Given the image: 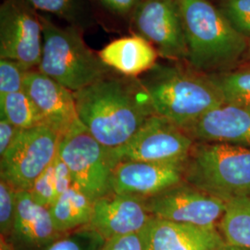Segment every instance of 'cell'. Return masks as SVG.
<instances>
[{
    "instance_id": "obj_20",
    "label": "cell",
    "mask_w": 250,
    "mask_h": 250,
    "mask_svg": "<svg viewBox=\"0 0 250 250\" xmlns=\"http://www.w3.org/2000/svg\"><path fill=\"white\" fill-rule=\"evenodd\" d=\"M41 14L54 15L82 32L98 24L93 0H24Z\"/></svg>"
},
{
    "instance_id": "obj_6",
    "label": "cell",
    "mask_w": 250,
    "mask_h": 250,
    "mask_svg": "<svg viewBox=\"0 0 250 250\" xmlns=\"http://www.w3.org/2000/svg\"><path fill=\"white\" fill-rule=\"evenodd\" d=\"M58 154L71 171L74 185L93 202L113 192L114 164L109 149L81 122L61 136Z\"/></svg>"
},
{
    "instance_id": "obj_17",
    "label": "cell",
    "mask_w": 250,
    "mask_h": 250,
    "mask_svg": "<svg viewBox=\"0 0 250 250\" xmlns=\"http://www.w3.org/2000/svg\"><path fill=\"white\" fill-rule=\"evenodd\" d=\"M195 142L225 143L250 148V109L224 103L188 130Z\"/></svg>"
},
{
    "instance_id": "obj_2",
    "label": "cell",
    "mask_w": 250,
    "mask_h": 250,
    "mask_svg": "<svg viewBox=\"0 0 250 250\" xmlns=\"http://www.w3.org/2000/svg\"><path fill=\"white\" fill-rule=\"evenodd\" d=\"M138 78L148 94L155 114L185 130L224 104L221 91L209 75L188 64L157 63Z\"/></svg>"
},
{
    "instance_id": "obj_9",
    "label": "cell",
    "mask_w": 250,
    "mask_h": 250,
    "mask_svg": "<svg viewBox=\"0 0 250 250\" xmlns=\"http://www.w3.org/2000/svg\"><path fill=\"white\" fill-rule=\"evenodd\" d=\"M43 50L40 13L24 0H3L0 5V59L37 70Z\"/></svg>"
},
{
    "instance_id": "obj_24",
    "label": "cell",
    "mask_w": 250,
    "mask_h": 250,
    "mask_svg": "<svg viewBox=\"0 0 250 250\" xmlns=\"http://www.w3.org/2000/svg\"><path fill=\"white\" fill-rule=\"evenodd\" d=\"M208 75L221 91L224 103L250 109V68Z\"/></svg>"
},
{
    "instance_id": "obj_4",
    "label": "cell",
    "mask_w": 250,
    "mask_h": 250,
    "mask_svg": "<svg viewBox=\"0 0 250 250\" xmlns=\"http://www.w3.org/2000/svg\"><path fill=\"white\" fill-rule=\"evenodd\" d=\"M43 50L39 72L73 93L83 89L113 72L83 40V32L61 26L48 15L41 14Z\"/></svg>"
},
{
    "instance_id": "obj_27",
    "label": "cell",
    "mask_w": 250,
    "mask_h": 250,
    "mask_svg": "<svg viewBox=\"0 0 250 250\" xmlns=\"http://www.w3.org/2000/svg\"><path fill=\"white\" fill-rule=\"evenodd\" d=\"M220 9L232 27L250 38V0H222Z\"/></svg>"
},
{
    "instance_id": "obj_7",
    "label": "cell",
    "mask_w": 250,
    "mask_h": 250,
    "mask_svg": "<svg viewBox=\"0 0 250 250\" xmlns=\"http://www.w3.org/2000/svg\"><path fill=\"white\" fill-rule=\"evenodd\" d=\"M60 139L61 135L45 125L21 130L0 157V178L18 191H28L57 157Z\"/></svg>"
},
{
    "instance_id": "obj_12",
    "label": "cell",
    "mask_w": 250,
    "mask_h": 250,
    "mask_svg": "<svg viewBox=\"0 0 250 250\" xmlns=\"http://www.w3.org/2000/svg\"><path fill=\"white\" fill-rule=\"evenodd\" d=\"M185 162L121 161L112 170V190L147 198L182 183Z\"/></svg>"
},
{
    "instance_id": "obj_23",
    "label": "cell",
    "mask_w": 250,
    "mask_h": 250,
    "mask_svg": "<svg viewBox=\"0 0 250 250\" xmlns=\"http://www.w3.org/2000/svg\"><path fill=\"white\" fill-rule=\"evenodd\" d=\"M0 109L1 118L21 130L44 125L37 107L24 89L1 97Z\"/></svg>"
},
{
    "instance_id": "obj_31",
    "label": "cell",
    "mask_w": 250,
    "mask_h": 250,
    "mask_svg": "<svg viewBox=\"0 0 250 250\" xmlns=\"http://www.w3.org/2000/svg\"><path fill=\"white\" fill-rule=\"evenodd\" d=\"M21 131V129L9 123L8 120L0 119V157L8 151Z\"/></svg>"
},
{
    "instance_id": "obj_5",
    "label": "cell",
    "mask_w": 250,
    "mask_h": 250,
    "mask_svg": "<svg viewBox=\"0 0 250 250\" xmlns=\"http://www.w3.org/2000/svg\"><path fill=\"white\" fill-rule=\"evenodd\" d=\"M184 180L225 201L250 196V148L196 142L185 162Z\"/></svg>"
},
{
    "instance_id": "obj_32",
    "label": "cell",
    "mask_w": 250,
    "mask_h": 250,
    "mask_svg": "<svg viewBox=\"0 0 250 250\" xmlns=\"http://www.w3.org/2000/svg\"><path fill=\"white\" fill-rule=\"evenodd\" d=\"M217 250H250L249 249H246V248H243V247H239V246H235V245H231V244H228V243H224V245L219 248Z\"/></svg>"
},
{
    "instance_id": "obj_26",
    "label": "cell",
    "mask_w": 250,
    "mask_h": 250,
    "mask_svg": "<svg viewBox=\"0 0 250 250\" xmlns=\"http://www.w3.org/2000/svg\"><path fill=\"white\" fill-rule=\"evenodd\" d=\"M18 190L4 179L0 178V232L1 237L8 239L12 232Z\"/></svg>"
},
{
    "instance_id": "obj_21",
    "label": "cell",
    "mask_w": 250,
    "mask_h": 250,
    "mask_svg": "<svg viewBox=\"0 0 250 250\" xmlns=\"http://www.w3.org/2000/svg\"><path fill=\"white\" fill-rule=\"evenodd\" d=\"M74 185L71 171L59 154L28 190L40 205L49 208L54 201Z\"/></svg>"
},
{
    "instance_id": "obj_29",
    "label": "cell",
    "mask_w": 250,
    "mask_h": 250,
    "mask_svg": "<svg viewBox=\"0 0 250 250\" xmlns=\"http://www.w3.org/2000/svg\"><path fill=\"white\" fill-rule=\"evenodd\" d=\"M101 8L115 18L130 23L136 9L142 0H96Z\"/></svg>"
},
{
    "instance_id": "obj_16",
    "label": "cell",
    "mask_w": 250,
    "mask_h": 250,
    "mask_svg": "<svg viewBox=\"0 0 250 250\" xmlns=\"http://www.w3.org/2000/svg\"><path fill=\"white\" fill-rule=\"evenodd\" d=\"M62 234L55 228L49 208L37 203L28 191H19L14 224L7 239L13 248L45 250Z\"/></svg>"
},
{
    "instance_id": "obj_3",
    "label": "cell",
    "mask_w": 250,
    "mask_h": 250,
    "mask_svg": "<svg viewBox=\"0 0 250 250\" xmlns=\"http://www.w3.org/2000/svg\"><path fill=\"white\" fill-rule=\"evenodd\" d=\"M176 1L188 44L187 64L206 74L230 71L249 51L250 40L209 0Z\"/></svg>"
},
{
    "instance_id": "obj_18",
    "label": "cell",
    "mask_w": 250,
    "mask_h": 250,
    "mask_svg": "<svg viewBox=\"0 0 250 250\" xmlns=\"http://www.w3.org/2000/svg\"><path fill=\"white\" fill-rule=\"evenodd\" d=\"M99 58L113 72L138 78L158 63L155 47L141 36L132 35L115 39L104 46Z\"/></svg>"
},
{
    "instance_id": "obj_30",
    "label": "cell",
    "mask_w": 250,
    "mask_h": 250,
    "mask_svg": "<svg viewBox=\"0 0 250 250\" xmlns=\"http://www.w3.org/2000/svg\"><path fill=\"white\" fill-rule=\"evenodd\" d=\"M102 250H146L143 232H132L109 238L104 243Z\"/></svg>"
},
{
    "instance_id": "obj_1",
    "label": "cell",
    "mask_w": 250,
    "mask_h": 250,
    "mask_svg": "<svg viewBox=\"0 0 250 250\" xmlns=\"http://www.w3.org/2000/svg\"><path fill=\"white\" fill-rule=\"evenodd\" d=\"M73 94L81 123L109 149L128 142L155 114L139 78L115 72Z\"/></svg>"
},
{
    "instance_id": "obj_22",
    "label": "cell",
    "mask_w": 250,
    "mask_h": 250,
    "mask_svg": "<svg viewBox=\"0 0 250 250\" xmlns=\"http://www.w3.org/2000/svg\"><path fill=\"white\" fill-rule=\"evenodd\" d=\"M218 230L226 243L250 250V196L227 201Z\"/></svg>"
},
{
    "instance_id": "obj_11",
    "label": "cell",
    "mask_w": 250,
    "mask_h": 250,
    "mask_svg": "<svg viewBox=\"0 0 250 250\" xmlns=\"http://www.w3.org/2000/svg\"><path fill=\"white\" fill-rule=\"evenodd\" d=\"M144 201L154 218L203 228H218L227 206L185 181Z\"/></svg>"
},
{
    "instance_id": "obj_14",
    "label": "cell",
    "mask_w": 250,
    "mask_h": 250,
    "mask_svg": "<svg viewBox=\"0 0 250 250\" xmlns=\"http://www.w3.org/2000/svg\"><path fill=\"white\" fill-rule=\"evenodd\" d=\"M152 218L144 198L111 192L94 202L88 227L106 241L118 235L143 231Z\"/></svg>"
},
{
    "instance_id": "obj_10",
    "label": "cell",
    "mask_w": 250,
    "mask_h": 250,
    "mask_svg": "<svg viewBox=\"0 0 250 250\" xmlns=\"http://www.w3.org/2000/svg\"><path fill=\"white\" fill-rule=\"evenodd\" d=\"M134 35L149 42L163 59L188 60V44L176 0H142L130 21Z\"/></svg>"
},
{
    "instance_id": "obj_19",
    "label": "cell",
    "mask_w": 250,
    "mask_h": 250,
    "mask_svg": "<svg viewBox=\"0 0 250 250\" xmlns=\"http://www.w3.org/2000/svg\"><path fill=\"white\" fill-rule=\"evenodd\" d=\"M93 205L94 202L89 197L73 186L48 208L56 230L60 233H66L88 226Z\"/></svg>"
},
{
    "instance_id": "obj_8",
    "label": "cell",
    "mask_w": 250,
    "mask_h": 250,
    "mask_svg": "<svg viewBox=\"0 0 250 250\" xmlns=\"http://www.w3.org/2000/svg\"><path fill=\"white\" fill-rule=\"evenodd\" d=\"M195 143L185 129L154 114L128 142L108 149L114 166L121 161L186 162Z\"/></svg>"
},
{
    "instance_id": "obj_34",
    "label": "cell",
    "mask_w": 250,
    "mask_h": 250,
    "mask_svg": "<svg viewBox=\"0 0 250 250\" xmlns=\"http://www.w3.org/2000/svg\"><path fill=\"white\" fill-rule=\"evenodd\" d=\"M250 51V48H249V52Z\"/></svg>"
},
{
    "instance_id": "obj_25",
    "label": "cell",
    "mask_w": 250,
    "mask_h": 250,
    "mask_svg": "<svg viewBox=\"0 0 250 250\" xmlns=\"http://www.w3.org/2000/svg\"><path fill=\"white\" fill-rule=\"evenodd\" d=\"M104 243L105 240L102 236L85 226L62 233L45 250H102Z\"/></svg>"
},
{
    "instance_id": "obj_28",
    "label": "cell",
    "mask_w": 250,
    "mask_h": 250,
    "mask_svg": "<svg viewBox=\"0 0 250 250\" xmlns=\"http://www.w3.org/2000/svg\"><path fill=\"white\" fill-rule=\"evenodd\" d=\"M28 72L17 62L0 59V98L24 89Z\"/></svg>"
},
{
    "instance_id": "obj_13",
    "label": "cell",
    "mask_w": 250,
    "mask_h": 250,
    "mask_svg": "<svg viewBox=\"0 0 250 250\" xmlns=\"http://www.w3.org/2000/svg\"><path fill=\"white\" fill-rule=\"evenodd\" d=\"M24 90L35 103L44 125L61 136L80 123L74 94L38 70L27 72Z\"/></svg>"
},
{
    "instance_id": "obj_15",
    "label": "cell",
    "mask_w": 250,
    "mask_h": 250,
    "mask_svg": "<svg viewBox=\"0 0 250 250\" xmlns=\"http://www.w3.org/2000/svg\"><path fill=\"white\" fill-rule=\"evenodd\" d=\"M146 250H217L224 245L218 228H203L152 218L143 231Z\"/></svg>"
},
{
    "instance_id": "obj_33",
    "label": "cell",
    "mask_w": 250,
    "mask_h": 250,
    "mask_svg": "<svg viewBox=\"0 0 250 250\" xmlns=\"http://www.w3.org/2000/svg\"><path fill=\"white\" fill-rule=\"evenodd\" d=\"M1 250H16L13 246L4 237H1Z\"/></svg>"
}]
</instances>
